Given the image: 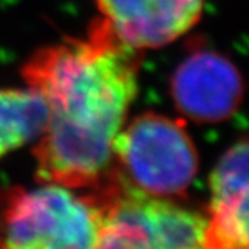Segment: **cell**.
<instances>
[{"label":"cell","mask_w":249,"mask_h":249,"mask_svg":"<svg viewBox=\"0 0 249 249\" xmlns=\"http://www.w3.org/2000/svg\"><path fill=\"white\" fill-rule=\"evenodd\" d=\"M141 51L102 18L86 38L45 47L27 60L23 78L48 111L33 150L41 182L95 191L107 179L113 141L138 93Z\"/></svg>","instance_id":"6da1fadb"},{"label":"cell","mask_w":249,"mask_h":249,"mask_svg":"<svg viewBox=\"0 0 249 249\" xmlns=\"http://www.w3.org/2000/svg\"><path fill=\"white\" fill-rule=\"evenodd\" d=\"M102 207L59 185L0 189V249H95Z\"/></svg>","instance_id":"7a4b0ae2"},{"label":"cell","mask_w":249,"mask_h":249,"mask_svg":"<svg viewBox=\"0 0 249 249\" xmlns=\"http://www.w3.org/2000/svg\"><path fill=\"white\" fill-rule=\"evenodd\" d=\"M197 170L198 155L183 124L167 116L143 113L116 135L107 179L165 198L182 195Z\"/></svg>","instance_id":"3957f363"},{"label":"cell","mask_w":249,"mask_h":249,"mask_svg":"<svg viewBox=\"0 0 249 249\" xmlns=\"http://www.w3.org/2000/svg\"><path fill=\"white\" fill-rule=\"evenodd\" d=\"M93 195L104 212L95 249H206L207 221L195 212L116 182Z\"/></svg>","instance_id":"277c9868"},{"label":"cell","mask_w":249,"mask_h":249,"mask_svg":"<svg viewBox=\"0 0 249 249\" xmlns=\"http://www.w3.org/2000/svg\"><path fill=\"white\" fill-rule=\"evenodd\" d=\"M170 87L177 108L198 123L227 120L239 108L245 90L233 62L203 48L189 53L176 68Z\"/></svg>","instance_id":"5b68a950"},{"label":"cell","mask_w":249,"mask_h":249,"mask_svg":"<svg viewBox=\"0 0 249 249\" xmlns=\"http://www.w3.org/2000/svg\"><path fill=\"white\" fill-rule=\"evenodd\" d=\"M101 18L138 51L164 47L200 20L203 0H96Z\"/></svg>","instance_id":"8992f818"},{"label":"cell","mask_w":249,"mask_h":249,"mask_svg":"<svg viewBox=\"0 0 249 249\" xmlns=\"http://www.w3.org/2000/svg\"><path fill=\"white\" fill-rule=\"evenodd\" d=\"M206 249H249V138L231 146L210 176Z\"/></svg>","instance_id":"52a82bcc"},{"label":"cell","mask_w":249,"mask_h":249,"mask_svg":"<svg viewBox=\"0 0 249 249\" xmlns=\"http://www.w3.org/2000/svg\"><path fill=\"white\" fill-rule=\"evenodd\" d=\"M47 117L44 99L32 89H0V159L38 138Z\"/></svg>","instance_id":"ba28073f"}]
</instances>
